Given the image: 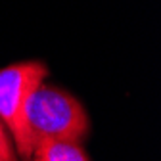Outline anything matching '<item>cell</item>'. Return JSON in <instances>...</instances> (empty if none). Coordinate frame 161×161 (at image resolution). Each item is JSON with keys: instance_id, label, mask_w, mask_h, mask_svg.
I'll return each instance as SVG.
<instances>
[{"instance_id": "3", "label": "cell", "mask_w": 161, "mask_h": 161, "mask_svg": "<svg viewBox=\"0 0 161 161\" xmlns=\"http://www.w3.org/2000/svg\"><path fill=\"white\" fill-rule=\"evenodd\" d=\"M31 161H90L80 142L44 140L33 146Z\"/></svg>"}, {"instance_id": "2", "label": "cell", "mask_w": 161, "mask_h": 161, "mask_svg": "<svg viewBox=\"0 0 161 161\" xmlns=\"http://www.w3.org/2000/svg\"><path fill=\"white\" fill-rule=\"evenodd\" d=\"M48 67L42 62H21L0 69V121L14 136L21 159L31 157V146L25 134V108L33 90L44 83Z\"/></svg>"}, {"instance_id": "4", "label": "cell", "mask_w": 161, "mask_h": 161, "mask_svg": "<svg viewBox=\"0 0 161 161\" xmlns=\"http://www.w3.org/2000/svg\"><path fill=\"white\" fill-rule=\"evenodd\" d=\"M0 161H17L15 150L12 148V142L6 134L4 123L0 121Z\"/></svg>"}, {"instance_id": "1", "label": "cell", "mask_w": 161, "mask_h": 161, "mask_svg": "<svg viewBox=\"0 0 161 161\" xmlns=\"http://www.w3.org/2000/svg\"><path fill=\"white\" fill-rule=\"evenodd\" d=\"M90 129L88 115L79 100L56 86L40 83L25 108V134L31 146L44 140L80 142Z\"/></svg>"}]
</instances>
